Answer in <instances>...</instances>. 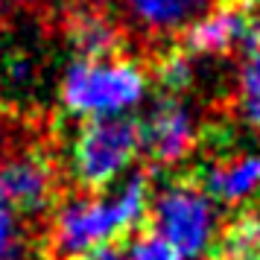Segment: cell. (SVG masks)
Wrapping results in <instances>:
<instances>
[{"label":"cell","instance_id":"1","mask_svg":"<svg viewBox=\"0 0 260 260\" xmlns=\"http://www.w3.org/2000/svg\"><path fill=\"white\" fill-rule=\"evenodd\" d=\"M152 187L143 173H132L114 187L100 193H79L53 211L47 248L56 257H79L135 234L149 216Z\"/></svg>","mask_w":260,"mask_h":260},{"label":"cell","instance_id":"2","mask_svg":"<svg viewBox=\"0 0 260 260\" xmlns=\"http://www.w3.org/2000/svg\"><path fill=\"white\" fill-rule=\"evenodd\" d=\"M149 76L132 59H73L59 85L64 114L76 120L129 117L132 108L146 100Z\"/></svg>","mask_w":260,"mask_h":260},{"label":"cell","instance_id":"3","mask_svg":"<svg viewBox=\"0 0 260 260\" xmlns=\"http://www.w3.org/2000/svg\"><path fill=\"white\" fill-rule=\"evenodd\" d=\"M141 155V129L132 117L85 120L68 146V173L85 193L114 187Z\"/></svg>","mask_w":260,"mask_h":260},{"label":"cell","instance_id":"4","mask_svg":"<svg viewBox=\"0 0 260 260\" xmlns=\"http://www.w3.org/2000/svg\"><path fill=\"white\" fill-rule=\"evenodd\" d=\"M149 234L176 248L184 260H202L219 240L216 202L196 181H170L149 199Z\"/></svg>","mask_w":260,"mask_h":260},{"label":"cell","instance_id":"5","mask_svg":"<svg viewBox=\"0 0 260 260\" xmlns=\"http://www.w3.org/2000/svg\"><path fill=\"white\" fill-rule=\"evenodd\" d=\"M59 181L47 155L41 152H18L0 161V196L15 211L38 222L56 205Z\"/></svg>","mask_w":260,"mask_h":260},{"label":"cell","instance_id":"6","mask_svg":"<svg viewBox=\"0 0 260 260\" xmlns=\"http://www.w3.org/2000/svg\"><path fill=\"white\" fill-rule=\"evenodd\" d=\"M141 129V152H146L158 167H173L184 161L196 146V120L181 96L155 100Z\"/></svg>","mask_w":260,"mask_h":260},{"label":"cell","instance_id":"7","mask_svg":"<svg viewBox=\"0 0 260 260\" xmlns=\"http://www.w3.org/2000/svg\"><path fill=\"white\" fill-rule=\"evenodd\" d=\"M260 21L246 3H219L199 15L184 29L187 56H228L234 50H246L254 38Z\"/></svg>","mask_w":260,"mask_h":260},{"label":"cell","instance_id":"8","mask_svg":"<svg viewBox=\"0 0 260 260\" xmlns=\"http://www.w3.org/2000/svg\"><path fill=\"white\" fill-rule=\"evenodd\" d=\"M196 184L219 205H246L260 193V152L219 155Z\"/></svg>","mask_w":260,"mask_h":260},{"label":"cell","instance_id":"9","mask_svg":"<svg viewBox=\"0 0 260 260\" xmlns=\"http://www.w3.org/2000/svg\"><path fill=\"white\" fill-rule=\"evenodd\" d=\"M117 6L138 29L149 36H170L187 29L211 9L213 0H117Z\"/></svg>","mask_w":260,"mask_h":260},{"label":"cell","instance_id":"10","mask_svg":"<svg viewBox=\"0 0 260 260\" xmlns=\"http://www.w3.org/2000/svg\"><path fill=\"white\" fill-rule=\"evenodd\" d=\"M68 41L79 53V59H108L120 47L117 26L96 9H79L73 12L68 24Z\"/></svg>","mask_w":260,"mask_h":260},{"label":"cell","instance_id":"11","mask_svg":"<svg viewBox=\"0 0 260 260\" xmlns=\"http://www.w3.org/2000/svg\"><path fill=\"white\" fill-rule=\"evenodd\" d=\"M44 246L38 225L0 196V260H41Z\"/></svg>","mask_w":260,"mask_h":260},{"label":"cell","instance_id":"12","mask_svg":"<svg viewBox=\"0 0 260 260\" xmlns=\"http://www.w3.org/2000/svg\"><path fill=\"white\" fill-rule=\"evenodd\" d=\"M237 108L251 129H260V26L243 50V64L237 76Z\"/></svg>","mask_w":260,"mask_h":260},{"label":"cell","instance_id":"13","mask_svg":"<svg viewBox=\"0 0 260 260\" xmlns=\"http://www.w3.org/2000/svg\"><path fill=\"white\" fill-rule=\"evenodd\" d=\"M216 260H260V216L243 213L216 240Z\"/></svg>","mask_w":260,"mask_h":260},{"label":"cell","instance_id":"14","mask_svg":"<svg viewBox=\"0 0 260 260\" xmlns=\"http://www.w3.org/2000/svg\"><path fill=\"white\" fill-rule=\"evenodd\" d=\"M158 82L167 91V96H178L193 82V61L187 53H170L158 64Z\"/></svg>","mask_w":260,"mask_h":260},{"label":"cell","instance_id":"15","mask_svg":"<svg viewBox=\"0 0 260 260\" xmlns=\"http://www.w3.org/2000/svg\"><path fill=\"white\" fill-rule=\"evenodd\" d=\"M123 260H184L176 248H170L155 234H138L129 246L123 248Z\"/></svg>","mask_w":260,"mask_h":260},{"label":"cell","instance_id":"16","mask_svg":"<svg viewBox=\"0 0 260 260\" xmlns=\"http://www.w3.org/2000/svg\"><path fill=\"white\" fill-rule=\"evenodd\" d=\"M3 79L9 85H18V88H24L36 79V64L26 59V56H12V59L3 61Z\"/></svg>","mask_w":260,"mask_h":260},{"label":"cell","instance_id":"17","mask_svg":"<svg viewBox=\"0 0 260 260\" xmlns=\"http://www.w3.org/2000/svg\"><path fill=\"white\" fill-rule=\"evenodd\" d=\"M71 260H123V248H120V246H103V248L85 251V254L71 257Z\"/></svg>","mask_w":260,"mask_h":260},{"label":"cell","instance_id":"18","mask_svg":"<svg viewBox=\"0 0 260 260\" xmlns=\"http://www.w3.org/2000/svg\"><path fill=\"white\" fill-rule=\"evenodd\" d=\"M6 146H9V123L3 120V114H0V161H3V152H6Z\"/></svg>","mask_w":260,"mask_h":260}]
</instances>
